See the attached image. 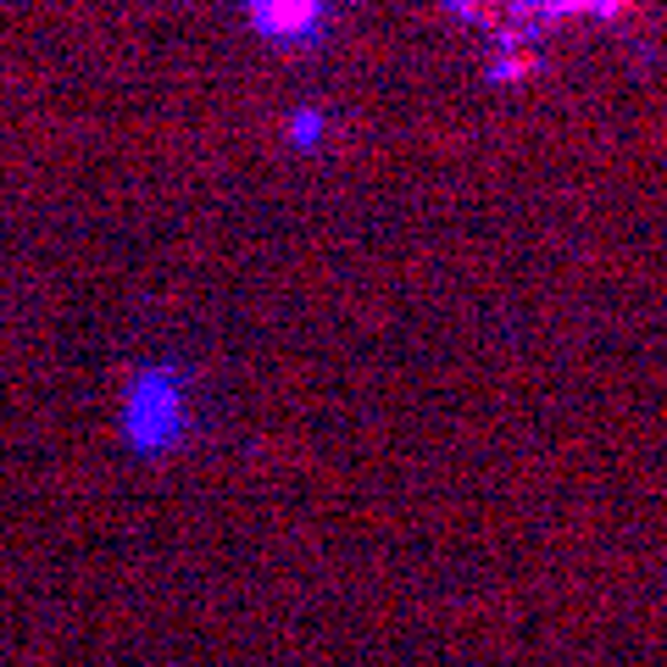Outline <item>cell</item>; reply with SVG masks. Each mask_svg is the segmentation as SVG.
Here are the masks:
<instances>
[{
  "label": "cell",
  "instance_id": "1",
  "mask_svg": "<svg viewBox=\"0 0 667 667\" xmlns=\"http://www.w3.org/2000/svg\"><path fill=\"white\" fill-rule=\"evenodd\" d=\"M250 23L267 40H306L322 23V0H250Z\"/></svg>",
  "mask_w": 667,
  "mask_h": 667
}]
</instances>
